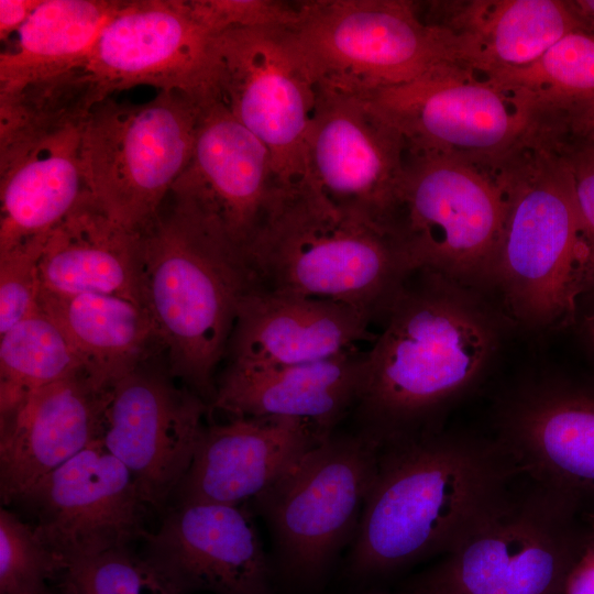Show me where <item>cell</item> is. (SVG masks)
Here are the masks:
<instances>
[{
	"instance_id": "d590c367",
	"label": "cell",
	"mask_w": 594,
	"mask_h": 594,
	"mask_svg": "<svg viewBox=\"0 0 594 594\" xmlns=\"http://www.w3.org/2000/svg\"><path fill=\"white\" fill-rule=\"evenodd\" d=\"M562 594H594V537L570 569Z\"/></svg>"
},
{
	"instance_id": "52a82bcc",
	"label": "cell",
	"mask_w": 594,
	"mask_h": 594,
	"mask_svg": "<svg viewBox=\"0 0 594 594\" xmlns=\"http://www.w3.org/2000/svg\"><path fill=\"white\" fill-rule=\"evenodd\" d=\"M444 558L414 594H562L591 538L582 504L526 476Z\"/></svg>"
},
{
	"instance_id": "74e56055",
	"label": "cell",
	"mask_w": 594,
	"mask_h": 594,
	"mask_svg": "<svg viewBox=\"0 0 594 594\" xmlns=\"http://www.w3.org/2000/svg\"><path fill=\"white\" fill-rule=\"evenodd\" d=\"M581 30L594 35V0H569Z\"/></svg>"
},
{
	"instance_id": "cb8c5ba5",
	"label": "cell",
	"mask_w": 594,
	"mask_h": 594,
	"mask_svg": "<svg viewBox=\"0 0 594 594\" xmlns=\"http://www.w3.org/2000/svg\"><path fill=\"white\" fill-rule=\"evenodd\" d=\"M372 317L354 306L254 287L242 299L230 339L232 363L326 360L370 337Z\"/></svg>"
},
{
	"instance_id": "6da1fadb",
	"label": "cell",
	"mask_w": 594,
	"mask_h": 594,
	"mask_svg": "<svg viewBox=\"0 0 594 594\" xmlns=\"http://www.w3.org/2000/svg\"><path fill=\"white\" fill-rule=\"evenodd\" d=\"M383 316L354 407L359 431L381 449L440 431L437 417L473 386L497 343L468 287L430 271L410 273Z\"/></svg>"
},
{
	"instance_id": "9c48e42d",
	"label": "cell",
	"mask_w": 594,
	"mask_h": 594,
	"mask_svg": "<svg viewBox=\"0 0 594 594\" xmlns=\"http://www.w3.org/2000/svg\"><path fill=\"white\" fill-rule=\"evenodd\" d=\"M204 105L158 90L144 102L109 97L91 109L81 169L90 196L111 218L135 232L155 218L191 158Z\"/></svg>"
},
{
	"instance_id": "7a4b0ae2",
	"label": "cell",
	"mask_w": 594,
	"mask_h": 594,
	"mask_svg": "<svg viewBox=\"0 0 594 594\" xmlns=\"http://www.w3.org/2000/svg\"><path fill=\"white\" fill-rule=\"evenodd\" d=\"M520 476L497 439L440 430L382 449L348 571L383 576L450 552Z\"/></svg>"
},
{
	"instance_id": "4dcf8cb0",
	"label": "cell",
	"mask_w": 594,
	"mask_h": 594,
	"mask_svg": "<svg viewBox=\"0 0 594 594\" xmlns=\"http://www.w3.org/2000/svg\"><path fill=\"white\" fill-rule=\"evenodd\" d=\"M56 586L58 594H189L150 556L128 547L67 561Z\"/></svg>"
},
{
	"instance_id": "4316f807",
	"label": "cell",
	"mask_w": 594,
	"mask_h": 594,
	"mask_svg": "<svg viewBox=\"0 0 594 594\" xmlns=\"http://www.w3.org/2000/svg\"><path fill=\"white\" fill-rule=\"evenodd\" d=\"M38 305L64 330L84 375L99 391L136 370L150 340L156 339L146 310L124 298L41 293Z\"/></svg>"
},
{
	"instance_id": "8d00e7d4",
	"label": "cell",
	"mask_w": 594,
	"mask_h": 594,
	"mask_svg": "<svg viewBox=\"0 0 594 594\" xmlns=\"http://www.w3.org/2000/svg\"><path fill=\"white\" fill-rule=\"evenodd\" d=\"M43 0H0V38L8 41L28 21Z\"/></svg>"
},
{
	"instance_id": "2e32d148",
	"label": "cell",
	"mask_w": 594,
	"mask_h": 594,
	"mask_svg": "<svg viewBox=\"0 0 594 594\" xmlns=\"http://www.w3.org/2000/svg\"><path fill=\"white\" fill-rule=\"evenodd\" d=\"M207 410L199 395L139 367L106 389L100 439L131 472L147 505L161 506L178 488Z\"/></svg>"
},
{
	"instance_id": "f1b7e54d",
	"label": "cell",
	"mask_w": 594,
	"mask_h": 594,
	"mask_svg": "<svg viewBox=\"0 0 594 594\" xmlns=\"http://www.w3.org/2000/svg\"><path fill=\"white\" fill-rule=\"evenodd\" d=\"M78 374L84 371L75 348L38 305L0 338L1 419L34 391Z\"/></svg>"
},
{
	"instance_id": "277c9868",
	"label": "cell",
	"mask_w": 594,
	"mask_h": 594,
	"mask_svg": "<svg viewBox=\"0 0 594 594\" xmlns=\"http://www.w3.org/2000/svg\"><path fill=\"white\" fill-rule=\"evenodd\" d=\"M244 260L256 288L384 315L410 264L383 226L343 210L306 179L275 185Z\"/></svg>"
},
{
	"instance_id": "f546056e",
	"label": "cell",
	"mask_w": 594,
	"mask_h": 594,
	"mask_svg": "<svg viewBox=\"0 0 594 594\" xmlns=\"http://www.w3.org/2000/svg\"><path fill=\"white\" fill-rule=\"evenodd\" d=\"M498 75L524 88L564 128L575 129L594 113V35L574 30L532 65Z\"/></svg>"
},
{
	"instance_id": "b9f144b4",
	"label": "cell",
	"mask_w": 594,
	"mask_h": 594,
	"mask_svg": "<svg viewBox=\"0 0 594 594\" xmlns=\"http://www.w3.org/2000/svg\"><path fill=\"white\" fill-rule=\"evenodd\" d=\"M587 524H588V527H590L591 535L594 537V513H592L587 517Z\"/></svg>"
},
{
	"instance_id": "603a6c76",
	"label": "cell",
	"mask_w": 594,
	"mask_h": 594,
	"mask_svg": "<svg viewBox=\"0 0 594 594\" xmlns=\"http://www.w3.org/2000/svg\"><path fill=\"white\" fill-rule=\"evenodd\" d=\"M364 353L356 348L299 364L231 363L211 408L230 417H285L308 421L330 436L355 407Z\"/></svg>"
},
{
	"instance_id": "3957f363",
	"label": "cell",
	"mask_w": 594,
	"mask_h": 594,
	"mask_svg": "<svg viewBox=\"0 0 594 594\" xmlns=\"http://www.w3.org/2000/svg\"><path fill=\"white\" fill-rule=\"evenodd\" d=\"M139 288L172 372L213 399L212 373L255 287L241 250L194 201L169 194L140 232Z\"/></svg>"
},
{
	"instance_id": "ac0fdd59",
	"label": "cell",
	"mask_w": 594,
	"mask_h": 594,
	"mask_svg": "<svg viewBox=\"0 0 594 594\" xmlns=\"http://www.w3.org/2000/svg\"><path fill=\"white\" fill-rule=\"evenodd\" d=\"M521 474L581 504L594 499V387L550 382L508 400L499 438Z\"/></svg>"
},
{
	"instance_id": "8fae6325",
	"label": "cell",
	"mask_w": 594,
	"mask_h": 594,
	"mask_svg": "<svg viewBox=\"0 0 594 594\" xmlns=\"http://www.w3.org/2000/svg\"><path fill=\"white\" fill-rule=\"evenodd\" d=\"M290 41L317 85L365 97L458 59L443 29L408 0L298 2Z\"/></svg>"
},
{
	"instance_id": "8992f818",
	"label": "cell",
	"mask_w": 594,
	"mask_h": 594,
	"mask_svg": "<svg viewBox=\"0 0 594 594\" xmlns=\"http://www.w3.org/2000/svg\"><path fill=\"white\" fill-rule=\"evenodd\" d=\"M105 99L81 68L0 92V252L47 238L89 195L82 130Z\"/></svg>"
},
{
	"instance_id": "9a60e30c",
	"label": "cell",
	"mask_w": 594,
	"mask_h": 594,
	"mask_svg": "<svg viewBox=\"0 0 594 594\" xmlns=\"http://www.w3.org/2000/svg\"><path fill=\"white\" fill-rule=\"evenodd\" d=\"M216 36L197 21L186 0H124L81 69L105 98L145 85L208 103L220 99Z\"/></svg>"
},
{
	"instance_id": "d4e9b609",
	"label": "cell",
	"mask_w": 594,
	"mask_h": 594,
	"mask_svg": "<svg viewBox=\"0 0 594 594\" xmlns=\"http://www.w3.org/2000/svg\"><path fill=\"white\" fill-rule=\"evenodd\" d=\"M422 19L447 31L458 59L495 74L536 63L581 25L568 1H430Z\"/></svg>"
},
{
	"instance_id": "ba28073f",
	"label": "cell",
	"mask_w": 594,
	"mask_h": 594,
	"mask_svg": "<svg viewBox=\"0 0 594 594\" xmlns=\"http://www.w3.org/2000/svg\"><path fill=\"white\" fill-rule=\"evenodd\" d=\"M506 208L498 161L479 164L407 146L389 230L413 272L464 287L494 283Z\"/></svg>"
},
{
	"instance_id": "e0dca14e",
	"label": "cell",
	"mask_w": 594,
	"mask_h": 594,
	"mask_svg": "<svg viewBox=\"0 0 594 594\" xmlns=\"http://www.w3.org/2000/svg\"><path fill=\"white\" fill-rule=\"evenodd\" d=\"M22 501L35 508L38 536L64 564L128 547L144 534L147 504L131 472L101 439L44 477Z\"/></svg>"
},
{
	"instance_id": "d6986e66",
	"label": "cell",
	"mask_w": 594,
	"mask_h": 594,
	"mask_svg": "<svg viewBox=\"0 0 594 594\" xmlns=\"http://www.w3.org/2000/svg\"><path fill=\"white\" fill-rule=\"evenodd\" d=\"M146 536L147 556L188 593L276 594L255 526L241 506L179 504Z\"/></svg>"
},
{
	"instance_id": "83f0119b",
	"label": "cell",
	"mask_w": 594,
	"mask_h": 594,
	"mask_svg": "<svg viewBox=\"0 0 594 594\" xmlns=\"http://www.w3.org/2000/svg\"><path fill=\"white\" fill-rule=\"evenodd\" d=\"M124 0H43L0 54V92L82 68Z\"/></svg>"
},
{
	"instance_id": "ab89813d",
	"label": "cell",
	"mask_w": 594,
	"mask_h": 594,
	"mask_svg": "<svg viewBox=\"0 0 594 594\" xmlns=\"http://www.w3.org/2000/svg\"><path fill=\"white\" fill-rule=\"evenodd\" d=\"M584 331L591 344L594 346V312L585 319Z\"/></svg>"
},
{
	"instance_id": "5bb4252c",
	"label": "cell",
	"mask_w": 594,
	"mask_h": 594,
	"mask_svg": "<svg viewBox=\"0 0 594 594\" xmlns=\"http://www.w3.org/2000/svg\"><path fill=\"white\" fill-rule=\"evenodd\" d=\"M316 92L305 179L337 207L389 230L404 176V136L369 99L322 85Z\"/></svg>"
},
{
	"instance_id": "f35d334b",
	"label": "cell",
	"mask_w": 594,
	"mask_h": 594,
	"mask_svg": "<svg viewBox=\"0 0 594 594\" xmlns=\"http://www.w3.org/2000/svg\"><path fill=\"white\" fill-rule=\"evenodd\" d=\"M575 134L584 135L594 140V113L590 116L578 128L569 131Z\"/></svg>"
},
{
	"instance_id": "7c38bea8",
	"label": "cell",
	"mask_w": 594,
	"mask_h": 594,
	"mask_svg": "<svg viewBox=\"0 0 594 594\" xmlns=\"http://www.w3.org/2000/svg\"><path fill=\"white\" fill-rule=\"evenodd\" d=\"M380 453L378 442L361 431L332 432L253 501L273 534L289 583L319 585L353 540Z\"/></svg>"
},
{
	"instance_id": "60d3db41",
	"label": "cell",
	"mask_w": 594,
	"mask_h": 594,
	"mask_svg": "<svg viewBox=\"0 0 594 594\" xmlns=\"http://www.w3.org/2000/svg\"><path fill=\"white\" fill-rule=\"evenodd\" d=\"M363 594H414V593L406 590V591L399 592V593H388V592H381V591H372V592H366V593H363Z\"/></svg>"
},
{
	"instance_id": "836d02e7",
	"label": "cell",
	"mask_w": 594,
	"mask_h": 594,
	"mask_svg": "<svg viewBox=\"0 0 594 594\" xmlns=\"http://www.w3.org/2000/svg\"><path fill=\"white\" fill-rule=\"evenodd\" d=\"M193 15L215 35L233 29L292 28L298 2L277 0H186Z\"/></svg>"
},
{
	"instance_id": "1f68e13d",
	"label": "cell",
	"mask_w": 594,
	"mask_h": 594,
	"mask_svg": "<svg viewBox=\"0 0 594 594\" xmlns=\"http://www.w3.org/2000/svg\"><path fill=\"white\" fill-rule=\"evenodd\" d=\"M63 560L42 540L34 526L0 510V594H55Z\"/></svg>"
},
{
	"instance_id": "d6a6232c",
	"label": "cell",
	"mask_w": 594,
	"mask_h": 594,
	"mask_svg": "<svg viewBox=\"0 0 594 594\" xmlns=\"http://www.w3.org/2000/svg\"><path fill=\"white\" fill-rule=\"evenodd\" d=\"M45 239L0 252V336L38 308Z\"/></svg>"
},
{
	"instance_id": "ffe728a7",
	"label": "cell",
	"mask_w": 594,
	"mask_h": 594,
	"mask_svg": "<svg viewBox=\"0 0 594 594\" xmlns=\"http://www.w3.org/2000/svg\"><path fill=\"white\" fill-rule=\"evenodd\" d=\"M275 185L266 146L221 99L204 105L191 158L170 194L216 219L244 257Z\"/></svg>"
},
{
	"instance_id": "7402d4cb",
	"label": "cell",
	"mask_w": 594,
	"mask_h": 594,
	"mask_svg": "<svg viewBox=\"0 0 594 594\" xmlns=\"http://www.w3.org/2000/svg\"><path fill=\"white\" fill-rule=\"evenodd\" d=\"M105 392L84 374L31 393L1 419L0 494L22 501L44 477L101 438Z\"/></svg>"
},
{
	"instance_id": "5b68a950",
	"label": "cell",
	"mask_w": 594,
	"mask_h": 594,
	"mask_svg": "<svg viewBox=\"0 0 594 594\" xmlns=\"http://www.w3.org/2000/svg\"><path fill=\"white\" fill-rule=\"evenodd\" d=\"M498 164L507 208L494 284L517 319L551 326L573 315L587 260L573 182L554 128L541 125Z\"/></svg>"
},
{
	"instance_id": "484cf974",
	"label": "cell",
	"mask_w": 594,
	"mask_h": 594,
	"mask_svg": "<svg viewBox=\"0 0 594 594\" xmlns=\"http://www.w3.org/2000/svg\"><path fill=\"white\" fill-rule=\"evenodd\" d=\"M140 241V232L116 221L87 195L45 240L40 258L41 293L109 295L142 306Z\"/></svg>"
},
{
	"instance_id": "44dd1931",
	"label": "cell",
	"mask_w": 594,
	"mask_h": 594,
	"mask_svg": "<svg viewBox=\"0 0 594 594\" xmlns=\"http://www.w3.org/2000/svg\"><path fill=\"white\" fill-rule=\"evenodd\" d=\"M327 437L308 421L272 416L204 427L176 490L179 504L255 501Z\"/></svg>"
},
{
	"instance_id": "4fadbf2b",
	"label": "cell",
	"mask_w": 594,
	"mask_h": 594,
	"mask_svg": "<svg viewBox=\"0 0 594 594\" xmlns=\"http://www.w3.org/2000/svg\"><path fill=\"white\" fill-rule=\"evenodd\" d=\"M215 54L219 97L268 150L276 184L304 180L317 84L287 28L224 31Z\"/></svg>"
},
{
	"instance_id": "e575fe53",
	"label": "cell",
	"mask_w": 594,
	"mask_h": 594,
	"mask_svg": "<svg viewBox=\"0 0 594 594\" xmlns=\"http://www.w3.org/2000/svg\"><path fill=\"white\" fill-rule=\"evenodd\" d=\"M554 134L572 177L582 221L587 252L584 290H588L594 288V140L561 128Z\"/></svg>"
},
{
	"instance_id": "30bf717a",
	"label": "cell",
	"mask_w": 594,
	"mask_h": 594,
	"mask_svg": "<svg viewBox=\"0 0 594 594\" xmlns=\"http://www.w3.org/2000/svg\"><path fill=\"white\" fill-rule=\"evenodd\" d=\"M369 99L415 151L490 164L528 140L546 118L506 77L460 59L374 91Z\"/></svg>"
}]
</instances>
